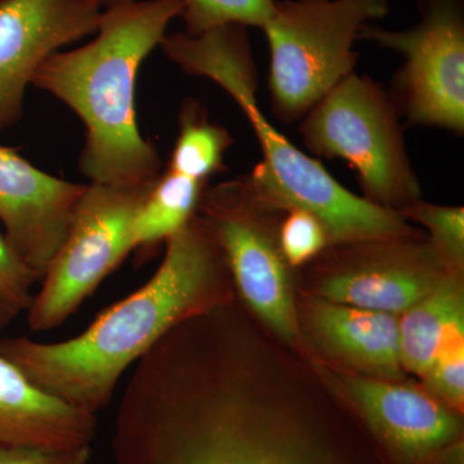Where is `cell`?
<instances>
[{
    "label": "cell",
    "instance_id": "d4e9b609",
    "mask_svg": "<svg viewBox=\"0 0 464 464\" xmlns=\"http://www.w3.org/2000/svg\"><path fill=\"white\" fill-rule=\"evenodd\" d=\"M101 8L114 7V5H124V3L133 2V0H94Z\"/></svg>",
    "mask_w": 464,
    "mask_h": 464
},
{
    "label": "cell",
    "instance_id": "30bf717a",
    "mask_svg": "<svg viewBox=\"0 0 464 464\" xmlns=\"http://www.w3.org/2000/svg\"><path fill=\"white\" fill-rule=\"evenodd\" d=\"M94 0H0V133L20 121L39 66L99 29Z\"/></svg>",
    "mask_w": 464,
    "mask_h": 464
},
{
    "label": "cell",
    "instance_id": "52a82bcc",
    "mask_svg": "<svg viewBox=\"0 0 464 464\" xmlns=\"http://www.w3.org/2000/svg\"><path fill=\"white\" fill-rule=\"evenodd\" d=\"M151 186L87 185L65 240L27 308L33 332H48L65 323L133 252L134 213Z\"/></svg>",
    "mask_w": 464,
    "mask_h": 464
},
{
    "label": "cell",
    "instance_id": "5bb4252c",
    "mask_svg": "<svg viewBox=\"0 0 464 464\" xmlns=\"http://www.w3.org/2000/svg\"><path fill=\"white\" fill-rule=\"evenodd\" d=\"M96 430V415L44 392L0 355V447H91Z\"/></svg>",
    "mask_w": 464,
    "mask_h": 464
},
{
    "label": "cell",
    "instance_id": "603a6c76",
    "mask_svg": "<svg viewBox=\"0 0 464 464\" xmlns=\"http://www.w3.org/2000/svg\"><path fill=\"white\" fill-rule=\"evenodd\" d=\"M427 391L450 408L464 401V338L442 348L431 369L423 377Z\"/></svg>",
    "mask_w": 464,
    "mask_h": 464
},
{
    "label": "cell",
    "instance_id": "ffe728a7",
    "mask_svg": "<svg viewBox=\"0 0 464 464\" xmlns=\"http://www.w3.org/2000/svg\"><path fill=\"white\" fill-rule=\"evenodd\" d=\"M400 215L423 225L431 235V246L454 270L464 261V208L436 206L418 199L400 210Z\"/></svg>",
    "mask_w": 464,
    "mask_h": 464
},
{
    "label": "cell",
    "instance_id": "6da1fadb",
    "mask_svg": "<svg viewBox=\"0 0 464 464\" xmlns=\"http://www.w3.org/2000/svg\"><path fill=\"white\" fill-rule=\"evenodd\" d=\"M112 450L115 464H347L315 427L261 404L243 356L215 342L133 365Z\"/></svg>",
    "mask_w": 464,
    "mask_h": 464
},
{
    "label": "cell",
    "instance_id": "7a4b0ae2",
    "mask_svg": "<svg viewBox=\"0 0 464 464\" xmlns=\"http://www.w3.org/2000/svg\"><path fill=\"white\" fill-rule=\"evenodd\" d=\"M228 271L215 231L195 215L166 243L157 273L83 333L45 343L0 340V355L36 387L96 415L111 402L125 372L177 325L225 304Z\"/></svg>",
    "mask_w": 464,
    "mask_h": 464
},
{
    "label": "cell",
    "instance_id": "7402d4cb",
    "mask_svg": "<svg viewBox=\"0 0 464 464\" xmlns=\"http://www.w3.org/2000/svg\"><path fill=\"white\" fill-rule=\"evenodd\" d=\"M279 226V246L286 264L297 267L319 256L331 244L320 219L301 208L286 209Z\"/></svg>",
    "mask_w": 464,
    "mask_h": 464
},
{
    "label": "cell",
    "instance_id": "7c38bea8",
    "mask_svg": "<svg viewBox=\"0 0 464 464\" xmlns=\"http://www.w3.org/2000/svg\"><path fill=\"white\" fill-rule=\"evenodd\" d=\"M85 188L43 172L17 149L0 146V222L39 282L65 240Z\"/></svg>",
    "mask_w": 464,
    "mask_h": 464
},
{
    "label": "cell",
    "instance_id": "9c48e42d",
    "mask_svg": "<svg viewBox=\"0 0 464 464\" xmlns=\"http://www.w3.org/2000/svg\"><path fill=\"white\" fill-rule=\"evenodd\" d=\"M420 18L405 30L364 26L360 39L404 57L395 101L409 123L464 132V14L460 0H417Z\"/></svg>",
    "mask_w": 464,
    "mask_h": 464
},
{
    "label": "cell",
    "instance_id": "ac0fdd59",
    "mask_svg": "<svg viewBox=\"0 0 464 464\" xmlns=\"http://www.w3.org/2000/svg\"><path fill=\"white\" fill-rule=\"evenodd\" d=\"M179 127L167 169L198 182H209L225 169V154L234 142L230 132L212 123L206 110L192 100L183 103Z\"/></svg>",
    "mask_w": 464,
    "mask_h": 464
},
{
    "label": "cell",
    "instance_id": "3957f363",
    "mask_svg": "<svg viewBox=\"0 0 464 464\" xmlns=\"http://www.w3.org/2000/svg\"><path fill=\"white\" fill-rule=\"evenodd\" d=\"M181 11V0H133L106 8L93 41L56 52L34 74V87L65 103L83 123L79 169L91 183L140 188L161 173L158 150L137 121V76Z\"/></svg>",
    "mask_w": 464,
    "mask_h": 464
},
{
    "label": "cell",
    "instance_id": "9a60e30c",
    "mask_svg": "<svg viewBox=\"0 0 464 464\" xmlns=\"http://www.w3.org/2000/svg\"><path fill=\"white\" fill-rule=\"evenodd\" d=\"M313 324L329 350L372 377L390 381L402 377L398 316L320 298L313 308Z\"/></svg>",
    "mask_w": 464,
    "mask_h": 464
},
{
    "label": "cell",
    "instance_id": "ba28073f",
    "mask_svg": "<svg viewBox=\"0 0 464 464\" xmlns=\"http://www.w3.org/2000/svg\"><path fill=\"white\" fill-rule=\"evenodd\" d=\"M275 208L279 207L244 174L207 186L198 212L215 231L244 301L277 335L293 342L299 334L298 317L279 227L268 219Z\"/></svg>",
    "mask_w": 464,
    "mask_h": 464
},
{
    "label": "cell",
    "instance_id": "8fae6325",
    "mask_svg": "<svg viewBox=\"0 0 464 464\" xmlns=\"http://www.w3.org/2000/svg\"><path fill=\"white\" fill-rule=\"evenodd\" d=\"M411 239L351 244L347 265L320 283L322 299L399 316L431 293L454 268L432 246Z\"/></svg>",
    "mask_w": 464,
    "mask_h": 464
},
{
    "label": "cell",
    "instance_id": "8992f818",
    "mask_svg": "<svg viewBox=\"0 0 464 464\" xmlns=\"http://www.w3.org/2000/svg\"><path fill=\"white\" fill-rule=\"evenodd\" d=\"M399 116L393 97L353 72L301 119L299 133L314 155L347 161L365 199L400 212L420 199V185Z\"/></svg>",
    "mask_w": 464,
    "mask_h": 464
},
{
    "label": "cell",
    "instance_id": "277c9868",
    "mask_svg": "<svg viewBox=\"0 0 464 464\" xmlns=\"http://www.w3.org/2000/svg\"><path fill=\"white\" fill-rule=\"evenodd\" d=\"M160 48L183 72L215 82L243 110L264 155L248 176L268 200L284 210L301 208L315 216L335 246L411 239L413 231L399 212L348 191L268 121L258 106L246 27H218L197 36L167 34Z\"/></svg>",
    "mask_w": 464,
    "mask_h": 464
},
{
    "label": "cell",
    "instance_id": "cb8c5ba5",
    "mask_svg": "<svg viewBox=\"0 0 464 464\" xmlns=\"http://www.w3.org/2000/svg\"><path fill=\"white\" fill-rule=\"evenodd\" d=\"M91 447L47 449L12 445L0 447V464H88Z\"/></svg>",
    "mask_w": 464,
    "mask_h": 464
},
{
    "label": "cell",
    "instance_id": "44dd1931",
    "mask_svg": "<svg viewBox=\"0 0 464 464\" xmlns=\"http://www.w3.org/2000/svg\"><path fill=\"white\" fill-rule=\"evenodd\" d=\"M39 277L17 255L0 228V331L26 313Z\"/></svg>",
    "mask_w": 464,
    "mask_h": 464
},
{
    "label": "cell",
    "instance_id": "e0dca14e",
    "mask_svg": "<svg viewBox=\"0 0 464 464\" xmlns=\"http://www.w3.org/2000/svg\"><path fill=\"white\" fill-rule=\"evenodd\" d=\"M207 186L167 168L159 174L134 213L132 246L137 258L151 257L197 215Z\"/></svg>",
    "mask_w": 464,
    "mask_h": 464
},
{
    "label": "cell",
    "instance_id": "2e32d148",
    "mask_svg": "<svg viewBox=\"0 0 464 464\" xmlns=\"http://www.w3.org/2000/svg\"><path fill=\"white\" fill-rule=\"evenodd\" d=\"M464 338V298L457 271L399 317L402 369L424 377L442 348Z\"/></svg>",
    "mask_w": 464,
    "mask_h": 464
},
{
    "label": "cell",
    "instance_id": "5b68a950",
    "mask_svg": "<svg viewBox=\"0 0 464 464\" xmlns=\"http://www.w3.org/2000/svg\"><path fill=\"white\" fill-rule=\"evenodd\" d=\"M389 0H277L262 29L270 48L271 106L292 124L355 72L364 26L389 14Z\"/></svg>",
    "mask_w": 464,
    "mask_h": 464
},
{
    "label": "cell",
    "instance_id": "d6986e66",
    "mask_svg": "<svg viewBox=\"0 0 464 464\" xmlns=\"http://www.w3.org/2000/svg\"><path fill=\"white\" fill-rule=\"evenodd\" d=\"M277 0H181L185 33L197 36L225 26L264 29Z\"/></svg>",
    "mask_w": 464,
    "mask_h": 464
},
{
    "label": "cell",
    "instance_id": "4fadbf2b",
    "mask_svg": "<svg viewBox=\"0 0 464 464\" xmlns=\"http://www.w3.org/2000/svg\"><path fill=\"white\" fill-rule=\"evenodd\" d=\"M344 386L378 438L404 459L426 462L459 442L462 422L429 391L375 377L346 378Z\"/></svg>",
    "mask_w": 464,
    "mask_h": 464
}]
</instances>
